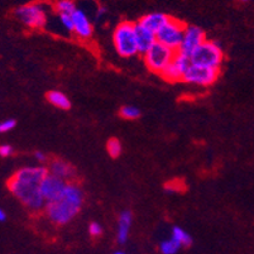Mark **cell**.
<instances>
[{
    "mask_svg": "<svg viewBox=\"0 0 254 254\" xmlns=\"http://www.w3.org/2000/svg\"><path fill=\"white\" fill-rule=\"evenodd\" d=\"M191 64L201 66V67L220 70L224 60V52L220 43L216 41L206 39L191 56Z\"/></svg>",
    "mask_w": 254,
    "mask_h": 254,
    "instance_id": "277c9868",
    "label": "cell"
},
{
    "mask_svg": "<svg viewBox=\"0 0 254 254\" xmlns=\"http://www.w3.org/2000/svg\"><path fill=\"white\" fill-rule=\"evenodd\" d=\"M17 126V122L14 119H5L0 123V133H8V131L13 130Z\"/></svg>",
    "mask_w": 254,
    "mask_h": 254,
    "instance_id": "cb8c5ba5",
    "label": "cell"
},
{
    "mask_svg": "<svg viewBox=\"0 0 254 254\" xmlns=\"http://www.w3.org/2000/svg\"><path fill=\"white\" fill-rule=\"evenodd\" d=\"M180 248H181V246L173 238L162 240L159 244V251L162 254H176Z\"/></svg>",
    "mask_w": 254,
    "mask_h": 254,
    "instance_id": "ffe728a7",
    "label": "cell"
},
{
    "mask_svg": "<svg viewBox=\"0 0 254 254\" xmlns=\"http://www.w3.org/2000/svg\"><path fill=\"white\" fill-rule=\"evenodd\" d=\"M191 60L182 53L176 52L172 61L170 62L166 70L162 72V77L168 82L182 81L184 75L186 73L187 68L190 67Z\"/></svg>",
    "mask_w": 254,
    "mask_h": 254,
    "instance_id": "8fae6325",
    "label": "cell"
},
{
    "mask_svg": "<svg viewBox=\"0 0 254 254\" xmlns=\"http://www.w3.org/2000/svg\"><path fill=\"white\" fill-rule=\"evenodd\" d=\"M48 172L67 182H71V180L76 176L75 167L61 158H55L51 161L48 166Z\"/></svg>",
    "mask_w": 254,
    "mask_h": 254,
    "instance_id": "4fadbf2b",
    "label": "cell"
},
{
    "mask_svg": "<svg viewBox=\"0 0 254 254\" xmlns=\"http://www.w3.org/2000/svg\"><path fill=\"white\" fill-rule=\"evenodd\" d=\"M219 71L220 70H212V68L201 67V66L191 64L190 67L187 68L186 73L184 75L182 81L186 84L195 85V86H211L218 80Z\"/></svg>",
    "mask_w": 254,
    "mask_h": 254,
    "instance_id": "ba28073f",
    "label": "cell"
},
{
    "mask_svg": "<svg viewBox=\"0 0 254 254\" xmlns=\"http://www.w3.org/2000/svg\"><path fill=\"white\" fill-rule=\"evenodd\" d=\"M34 157H36V159L38 161V162H45L46 159H47V156L41 151L36 152V153H34Z\"/></svg>",
    "mask_w": 254,
    "mask_h": 254,
    "instance_id": "4316f807",
    "label": "cell"
},
{
    "mask_svg": "<svg viewBox=\"0 0 254 254\" xmlns=\"http://www.w3.org/2000/svg\"><path fill=\"white\" fill-rule=\"evenodd\" d=\"M6 219H8V214H6V211L4 209H0V221L4 223V221H6Z\"/></svg>",
    "mask_w": 254,
    "mask_h": 254,
    "instance_id": "f1b7e54d",
    "label": "cell"
},
{
    "mask_svg": "<svg viewBox=\"0 0 254 254\" xmlns=\"http://www.w3.org/2000/svg\"><path fill=\"white\" fill-rule=\"evenodd\" d=\"M120 117L128 120H135L140 117V109L134 105H124L119 112Z\"/></svg>",
    "mask_w": 254,
    "mask_h": 254,
    "instance_id": "44dd1931",
    "label": "cell"
},
{
    "mask_svg": "<svg viewBox=\"0 0 254 254\" xmlns=\"http://www.w3.org/2000/svg\"><path fill=\"white\" fill-rule=\"evenodd\" d=\"M206 41V34L197 25H186L185 29L184 39H182L181 47L179 52L191 59L192 53L197 50V47L202 45Z\"/></svg>",
    "mask_w": 254,
    "mask_h": 254,
    "instance_id": "9c48e42d",
    "label": "cell"
},
{
    "mask_svg": "<svg viewBox=\"0 0 254 254\" xmlns=\"http://www.w3.org/2000/svg\"><path fill=\"white\" fill-rule=\"evenodd\" d=\"M185 29H186V25L184 23L171 18L167 24L156 34L157 42L162 43L175 52H179L182 39H184Z\"/></svg>",
    "mask_w": 254,
    "mask_h": 254,
    "instance_id": "52a82bcc",
    "label": "cell"
},
{
    "mask_svg": "<svg viewBox=\"0 0 254 254\" xmlns=\"http://www.w3.org/2000/svg\"><path fill=\"white\" fill-rule=\"evenodd\" d=\"M84 205V192L76 182H67L64 193L53 202H48L45 212L56 225H66L75 219Z\"/></svg>",
    "mask_w": 254,
    "mask_h": 254,
    "instance_id": "7a4b0ae2",
    "label": "cell"
},
{
    "mask_svg": "<svg viewBox=\"0 0 254 254\" xmlns=\"http://www.w3.org/2000/svg\"><path fill=\"white\" fill-rule=\"evenodd\" d=\"M55 11H56V14H71L72 15L73 13L77 9V5L73 0H59L55 6H53Z\"/></svg>",
    "mask_w": 254,
    "mask_h": 254,
    "instance_id": "d6986e66",
    "label": "cell"
},
{
    "mask_svg": "<svg viewBox=\"0 0 254 254\" xmlns=\"http://www.w3.org/2000/svg\"><path fill=\"white\" fill-rule=\"evenodd\" d=\"M47 175L48 168L43 166H28L15 171L6 185L20 204L31 211H41L47 205L41 193V184Z\"/></svg>",
    "mask_w": 254,
    "mask_h": 254,
    "instance_id": "6da1fadb",
    "label": "cell"
},
{
    "mask_svg": "<svg viewBox=\"0 0 254 254\" xmlns=\"http://www.w3.org/2000/svg\"><path fill=\"white\" fill-rule=\"evenodd\" d=\"M46 98H47L48 103H51L53 106L59 108V109L68 110L71 108V101L68 96L62 91H59V90H52V91L47 92Z\"/></svg>",
    "mask_w": 254,
    "mask_h": 254,
    "instance_id": "e0dca14e",
    "label": "cell"
},
{
    "mask_svg": "<svg viewBox=\"0 0 254 254\" xmlns=\"http://www.w3.org/2000/svg\"><path fill=\"white\" fill-rule=\"evenodd\" d=\"M240 1H249V0H240Z\"/></svg>",
    "mask_w": 254,
    "mask_h": 254,
    "instance_id": "4dcf8cb0",
    "label": "cell"
},
{
    "mask_svg": "<svg viewBox=\"0 0 254 254\" xmlns=\"http://www.w3.org/2000/svg\"><path fill=\"white\" fill-rule=\"evenodd\" d=\"M170 19L171 17H168L165 13H149V14L140 18L139 23L142 25H144L147 29H149V31H152L153 33L157 34L166 24H167Z\"/></svg>",
    "mask_w": 254,
    "mask_h": 254,
    "instance_id": "2e32d148",
    "label": "cell"
},
{
    "mask_svg": "<svg viewBox=\"0 0 254 254\" xmlns=\"http://www.w3.org/2000/svg\"><path fill=\"white\" fill-rule=\"evenodd\" d=\"M14 149L13 147L9 144H1L0 145V156L3 157V158H6V157H10L13 154Z\"/></svg>",
    "mask_w": 254,
    "mask_h": 254,
    "instance_id": "484cf974",
    "label": "cell"
},
{
    "mask_svg": "<svg viewBox=\"0 0 254 254\" xmlns=\"http://www.w3.org/2000/svg\"><path fill=\"white\" fill-rule=\"evenodd\" d=\"M105 14H106V9L104 8V6H99L98 11H96V17L103 18Z\"/></svg>",
    "mask_w": 254,
    "mask_h": 254,
    "instance_id": "83f0119b",
    "label": "cell"
},
{
    "mask_svg": "<svg viewBox=\"0 0 254 254\" xmlns=\"http://www.w3.org/2000/svg\"><path fill=\"white\" fill-rule=\"evenodd\" d=\"M171 238L176 240L177 243L181 247H190L192 244V238L189 233L185 232L182 228L180 226H175L172 229V234H171Z\"/></svg>",
    "mask_w": 254,
    "mask_h": 254,
    "instance_id": "ac0fdd59",
    "label": "cell"
},
{
    "mask_svg": "<svg viewBox=\"0 0 254 254\" xmlns=\"http://www.w3.org/2000/svg\"><path fill=\"white\" fill-rule=\"evenodd\" d=\"M73 18V34L77 37L78 39L82 41H87L92 37L94 33V28H92L91 20L87 17L85 10L77 8L76 11L72 14Z\"/></svg>",
    "mask_w": 254,
    "mask_h": 254,
    "instance_id": "7c38bea8",
    "label": "cell"
},
{
    "mask_svg": "<svg viewBox=\"0 0 254 254\" xmlns=\"http://www.w3.org/2000/svg\"><path fill=\"white\" fill-rule=\"evenodd\" d=\"M113 254H127V253H124L123 251H117V252H114Z\"/></svg>",
    "mask_w": 254,
    "mask_h": 254,
    "instance_id": "f546056e",
    "label": "cell"
},
{
    "mask_svg": "<svg viewBox=\"0 0 254 254\" xmlns=\"http://www.w3.org/2000/svg\"><path fill=\"white\" fill-rule=\"evenodd\" d=\"M135 34H137V43L140 55L147 52L157 42L156 33L145 28L139 22L135 23Z\"/></svg>",
    "mask_w": 254,
    "mask_h": 254,
    "instance_id": "5bb4252c",
    "label": "cell"
},
{
    "mask_svg": "<svg viewBox=\"0 0 254 254\" xmlns=\"http://www.w3.org/2000/svg\"><path fill=\"white\" fill-rule=\"evenodd\" d=\"M60 24L70 33H73V18L71 14H57Z\"/></svg>",
    "mask_w": 254,
    "mask_h": 254,
    "instance_id": "603a6c76",
    "label": "cell"
},
{
    "mask_svg": "<svg viewBox=\"0 0 254 254\" xmlns=\"http://www.w3.org/2000/svg\"><path fill=\"white\" fill-rule=\"evenodd\" d=\"M89 233L91 237H100L103 234V226L96 221H92L89 225Z\"/></svg>",
    "mask_w": 254,
    "mask_h": 254,
    "instance_id": "d4e9b609",
    "label": "cell"
},
{
    "mask_svg": "<svg viewBox=\"0 0 254 254\" xmlns=\"http://www.w3.org/2000/svg\"><path fill=\"white\" fill-rule=\"evenodd\" d=\"M66 186H67V181H64L57 176H53L48 172V175L43 179L42 184H41V193H42L45 201L48 204V202L59 200L64 193Z\"/></svg>",
    "mask_w": 254,
    "mask_h": 254,
    "instance_id": "30bf717a",
    "label": "cell"
},
{
    "mask_svg": "<svg viewBox=\"0 0 254 254\" xmlns=\"http://www.w3.org/2000/svg\"><path fill=\"white\" fill-rule=\"evenodd\" d=\"M113 45L120 57L129 59L139 53L135 34V23L120 22L113 32Z\"/></svg>",
    "mask_w": 254,
    "mask_h": 254,
    "instance_id": "3957f363",
    "label": "cell"
},
{
    "mask_svg": "<svg viewBox=\"0 0 254 254\" xmlns=\"http://www.w3.org/2000/svg\"><path fill=\"white\" fill-rule=\"evenodd\" d=\"M106 152L112 158H117L122 154V143L117 138H112L106 143Z\"/></svg>",
    "mask_w": 254,
    "mask_h": 254,
    "instance_id": "7402d4cb",
    "label": "cell"
},
{
    "mask_svg": "<svg viewBox=\"0 0 254 254\" xmlns=\"http://www.w3.org/2000/svg\"><path fill=\"white\" fill-rule=\"evenodd\" d=\"M176 52L166 47L162 43L156 42L145 53H143V61L145 67L157 75H162L170 62L172 61Z\"/></svg>",
    "mask_w": 254,
    "mask_h": 254,
    "instance_id": "8992f818",
    "label": "cell"
},
{
    "mask_svg": "<svg viewBox=\"0 0 254 254\" xmlns=\"http://www.w3.org/2000/svg\"><path fill=\"white\" fill-rule=\"evenodd\" d=\"M14 15L23 25L31 29H43L48 23L47 5L38 1L19 6Z\"/></svg>",
    "mask_w": 254,
    "mask_h": 254,
    "instance_id": "5b68a950",
    "label": "cell"
},
{
    "mask_svg": "<svg viewBox=\"0 0 254 254\" xmlns=\"http://www.w3.org/2000/svg\"><path fill=\"white\" fill-rule=\"evenodd\" d=\"M131 224H133V214L128 210L120 212L117 224V240L119 244H124L128 240Z\"/></svg>",
    "mask_w": 254,
    "mask_h": 254,
    "instance_id": "9a60e30c",
    "label": "cell"
}]
</instances>
